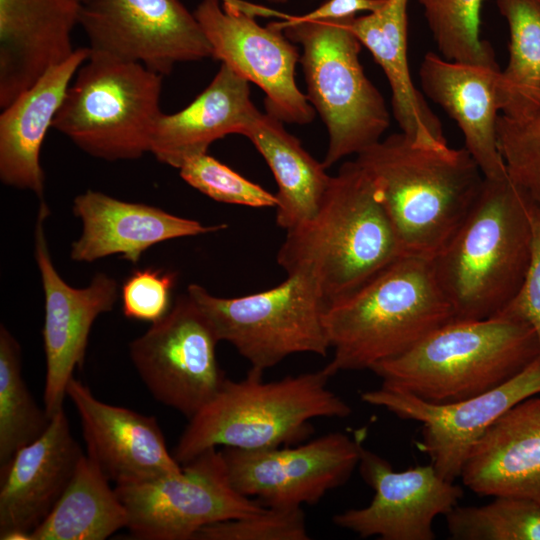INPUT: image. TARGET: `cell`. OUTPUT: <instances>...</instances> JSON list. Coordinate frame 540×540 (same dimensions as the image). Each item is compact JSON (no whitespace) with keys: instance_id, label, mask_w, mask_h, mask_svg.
I'll return each mask as SVG.
<instances>
[{"instance_id":"36","label":"cell","mask_w":540,"mask_h":540,"mask_svg":"<svg viewBox=\"0 0 540 540\" xmlns=\"http://www.w3.org/2000/svg\"><path fill=\"white\" fill-rule=\"evenodd\" d=\"M176 276L161 269H138L121 287L122 311L125 317L154 323L171 308V292Z\"/></svg>"},{"instance_id":"17","label":"cell","mask_w":540,"mask_h":540,"mask_svg":"<svg viewBox=\"0 0 540 540\" xmlns=\"http://www.w3.org/2000/svg\"><path fill=\"white\" fill-rule=\"evenodd\" d=\"M50 211L41 200L35 226V260L45 298L43 346L46 375L44 408L50 418L63 409L66 389L81 368L88 337L95 319L109 312L118 298V283L105 273H97L84 288H74L58 274L52 262L44 224Z\"/></svg>"},{"instance_id":"5","label":"cell","mask_w":540,"mask_h":540,"mask_svg":"<svg viewBox=\"0 0 540 540\" xmlns=\"http://www.w3.org/2000/svg\"><path fill=\"white\" fill-rule=\"evenodd\" d=\"M251 367L244 379L226 378L215 397L189 419L174 457L180 465L210 448L261 450L289 446L312 434L316 418H346L348 405L321 370L265 381Z\"/></svg>"},{"instance_id":"18","label":"cell","mask_w":540,"mask_h":540,"mask_svg":"<svg viewBox=\"0 0 540 540\" xmlns=\"http://www.w3.org/2000/svg\"><path fill=\"white\" fill-rule=\"evenodd\" d=\"M66 397L79 414L87 456L116 486L182 471L154 416L102 402L74 377L67 385Z\"/></svg>"},{"instance_id":"40","label":"cell","mask_w":540,"mask_h":540,"mask_svg":"<svg viewBox=\"0 0 540 540\" xmlns=\"http://www.w3.org/2000/svg\"><path fill=\"white\" fill-rule=\"evenodd\" d=\"M78 1L81 2V3H83V2H85L86 0H78Z\"/></svg>"},{"instance_id":"8","label":"cell","mask_w":540,"mask_h":540,"mask_svg":"<svg viewBox=\"0 0 540 540\" xmlns=\"http://www.w3.org/2000/svg\"><path fill=\"white\" fill-rule=\"evenodd\" d=\"M349 19L299 22L280 28L303 50L299 61L306 96L329 135L323 161L326 168L381 140L390 125L386 102L364 73L359 58L362 44L350 29Z\"/></svg>"},{"instance_id":"39","label":"cell","mask_w":540,"mask_h":540,"mask_svg":"<svg viewBox=\"0 0 540 540\" xmlns=\"http://www.w3.org/2000/svg\"><path fill=\"white\" fill-rule=\"evenodd\" d=\"M269 2H272V3H277V4H285L288 2V0H267Z\"/></svg>"},{"instance_id":"2","label":"cell","mask_w":540,"mask_h":540,"mask_svg":"<svg viewBox=\"0 0 540 540\" xmlns=\"http://www.w3.org/2000/svg\"><path fill=\"white\" fill-rule=\"evenodd\" d=\"M453 320L431 259L400 256L327 305L324 323L333 358L323 369L330 377L370 370Z\"/></svg>"},{"instance_id":"12","label":"cell","mask_w":540,"mask_h":540,"mask_svg":"<svg viewBox=\"0 0 540 540\" xmlns=\"http://www.w3.org/2000/svg\"><path fill=\"white\" fill-rule=\"evenodd\" d=\"M79 25L92 53L140 63L162 76L212 57L193 12L180 0H86Z\"/></svg>"},{"instance_id":"25","label":"cell","mask_w":540,"mask_h":540,"mask_svg":"<svg viewBox=\"0 0 540 540\" xmlns=\"http://www.w3.org/2000/svg\"><path fill=\"white\" fill-rule=\"evenodd\" d=\"M249 81L228 65L221 66L210 84L184 109L161 114L153 130L150 152L174 168L207 153L209 146L229 134H241L259 112L250 99Z\"/></svg>"},{"instance_id":"27","label":"cell","mask_w":540,"mask_h":540,"mask_svg":"<svg viewBox=\"0 0 540 540\" xmlns=\"http://www.w3.org/2000/svg\"><path fill=\"white\" fill-rule=\"evenodd\" d=\"M283 123L259 111L242 135L252 142L274 175L278 187L276 223L288 231L316 214L332 176Z\"/></svg>"},{"instance_id":"21","label":"cell","mask_w":540,"mask_h":540,"mask_svg":"<svg viewBox=\"0 0 540 540\" xmlns=\"http://www.w3.org/2000/svg\"><path fill=\"white\" fill-rule=\"evenodd\" d=\"M501 69L447 60L428 52L419 79L422 92L458 125L465 148L485 178L507 176L500 154L496 124L502 109Z\"/></svg>"},{"instance_id":"6","label":"cell","mask_w":540,"mask_h":540,"mask_svg":"<svg viewBox=\"0 0 540 540\" xmlns=\"http://www.w3.org/2000/svg\"><path fill=\"white\" fill-rule=\"evenodd\" d=\"M540 355L533 328L515 318L453 320L370 370L382 385L444 404L490 391Z\"/></svg>"},{"instance_id":"31","label":"cell","mask_w":540,"mask_h":540,"mask_svg":"<svg viewBox=\"0 0 540 540\" xmlns=\"http://www.w3.org/2000/svg\"><path fill=\"white\" fill-rule=\"evenodd\" d=\"M442 57L500 69L493 48L481 38L483 0H419Z\"/></svg>"},{"instance_id":"29","label":"cell","mask_w":540,"mask_h":540,"mask_svg":"<svg viewBox=\"0 0 540 540\" xmlns=\"http://www.w3.org/2000/svg\"><path fill=\"white\" fill-rule=\"evenodd\" d=\"M51 418L41 409L22 375L21 348L4 326L0 327V470L15 453L36 440Z\"/></svg>"},{"instance_id":"24","label":"cell","mask_w":540,"mask_h":540,"mask_svg":"<svg viewBox=\"0 0 540 540\" xmlns=\"http://www.w3.org/2000/svg\"><path fill=\"white\" fill-rule=\"evenodd\" d=\"M88 47L75 49L49 69L0 115V178L8 186L30 190L43 200L40 150L71 80L89 58Z\"/></svg>"},{"instance_id":"26","label":"cell","mask_w":540,"mask_h":540,"mask_svg":"<svg viewBox=\"0 0 540 540\" xmlns=\"http://www.w3.org/2000/svg\"><path fill=\"white\" fill-rule=\"evenodd\" d=\"M409 0H386L366 15L350 18L349 27L382 68L391 89L393 116L416 145L448 146L438 116L431 110L412 78L408 64Z\"/></svg>"},{"instance_id":"32","label":"cell","mask_w":540,"mask_h":540,"mask_svg":"<svg viewBox=\"0 0 540 540\" xmlns=\"http://www.w3.org/2000/svg\"><path fill=\"white\" fill-rule=\"evenodd\" d=\"M454 540H540V506L516 497H495L482 506L454 507L445 516Z\"/></svg>"},{"instance_id":"1","label":"cell","mask_w":540,"mask_h":540,"mask_svg":"<svg viewBox=\"0 0 540 540\" xmlns=\"http://www.w3.org/2000/svg\"><path fill=\"white\" fill-rule=\"evenodd\" d=\"M402 254L434 258L464 221L484 175L463 147L430 148L393 133L357 155Z\"/></svg>"},{"instance_id":"38","label":"cell","mask_w":540,"mask_h":540,"mask_svg":"<svg viewBox=\"0 0 540 540\" xmlns=\"http://www.w3.org/2000/svg\"><path fill=\"white\" fill-rule=\"evenodd\" d=\"M386 0H325L317 8L302 15H287L280 21L271 22L280 29L283 26L323 20H343L356 17L361 12H373L383 6Z\"/></svg>"},{"instance_id":"30","label":"cell","mask_w":540,"mask_h":540,"mask_svg":"<svg viewBox=\"0 0 540 540\" xmlns=\"http://www.w3.org/2000/svg\"><path fill=\"white\" fill-rule=\"evenodd\" d=\"M496 132L508 176L540 208V84L508 99Z\"/></svg>"},{"instance_id":"10","label":"cell","mask_w":540,"mask_h":540,"mask_svg":"<svg viewBox=\"0 0 540 540\" xmlns=\"http://www.w3.org/2000/svg\"><path fill=\"white\" fill-rule=\"evenodd\" d=\"M115 490L127 511V529L142 540H194L207 525L265 508L232 486L216 448L182 465L180 473Z\"/></svg>"},{"instance_id":"34","label":"cell","mask_w":540,"mask_h":540,"mask_svg":"<svg viewBox=\"0 0 540 540\" xmlns=\"http://www.w3.org/2000/svg\"><path fill=\"white\" fill-rule=\"evenodd\" d=\"M179 171L187 184L213 200L254 208L276 207V195L207 153L190 158Z\"/></svg>"},{"instance_id":"13","label":"cell","mask_w":540,"mask_h":540,"mask_svg":"<svg viewBox=\"0 0 540 540\" xmlns=\"http://www.w3.org/2000/svg\"><path fill=\"white\" fill-rule=\"evenodd\" d=\"M193 13L212 58L263 90L266 113L289 124L313 121L316 111L295 80L299 50L282 30L259 25L238 0H202Z\"/></svg>"},{"instance_id":"41","label":"cell","mask_w":540,"mask_h":540,"mask_svg":"<svg viewBox=\"0 0 540 540\" xmlns=\"http://www.w3.org/2000/svg\"><path fill=\"white\" fill-rule=\"evenodd\" d=\"M537 1H538V2H539V4H540V0H537Z\"/></svg>"},{"instance_id":"3","label":"cell","mask_w":540,"mask_h":540,"mask_svg":"<svg viewBox=\"0 0 540 540\" xmlns=\"http://www.w3.org/2000/svg\"><path fill=\"white\" fill-rule=\"evenodd\" d=\"M403 256L375 186L354 161L341 165L316 214L286 231L277 263L310 275L327 305Z\"/></svg>"},{"instance_id":"20","label":"cell","mask_w":540,"mask_h":540,"mask_svg":"<svg viewBox=\"0 0 540 540\" xmlns=\"http://www.w3.org/2000/svg\"><path fill=\"white\" fill-rule=\"evenodd\" d=\"M78 0H0V107L75 51Z\"/></svg>"},{"instance_id":"28","label":"cell","mask_w":540,"mask_h":540,"mask_svg":"<svg viewBox=\"0 0 540 540\" xmlns=\"http://www.w3.org/2000/svg\"><path fill=\"white\" fill-rule=\"evenodd\" d=\"M110 481L87 455L30 540H103L127 528V511Z\"/></svg>"},{"instance_id":"4","label":"cell","mask_w":540,"mask_h":540,"mask_svg":"<svg viewBox=\"0 0 540 540\" xmlns=\"http://www.w3.org/2000/svg\"><path fill=\"white\" fill-rule=\"evenodd\" d=\"M530 249L528 197L508 175L484 177L464 221L431 259L454 320L500 313L522 284Z\"/></svg>"},{"instance_id":"7","label":"cell","mask_w":540,"mask_h":540,"mask_svg":"<svg viewBox=\"0 0 540 540\" xmlns=\"http://www.w3.org/2000/svg\"><path fill=\"white\" fill-rule=\"evenodd\" d=\"M163 76L140 63L90 52L52 127L92 157L133 160L150 152L162 112Z\"/></svg>"},{"instance_id":"15","label":"cell","mask_w":540,"mask_h":540,"mask_svg":"<svg viewBox=\"0 0 540 540\" xmlns=\"http://www.w3.org/2000/svg\"><path fill=\"white\" fill-rule=\"evenodd\" d=\"M540 394V355L504 384L468 399L437 404L402 390L381 386L361 400L397 417L421 423L419 449L437 473L454 482L475 444L509 409Z\"/></svg>"},{"instance_id":"19","label":"cell","mask_w":540,"mask_h":540,"mask_svg":"<svg viewBox=\"0 0 540 540\" xmlns=\"http://www.w3.org/2000/svg\"><path fill=\"white\" fill-rule=\"evenodd\" d=\"M64 409L0 470V539L30 540L70 484L83 456Z\"/></svg>"},{"instance_id":"9","label":"cell","mask_w":540,"mask_h":540,"mask_svg":"<svg viewBox=\"0 0 540 540\" xmlns=\"http://www.w3.org/2000/svg\"><path fill=\"white\" fill-rule=\"evenodd\" d=\"M187 294L219 340L230 343L251 367L265 371L290 355L326 356L330 349L327 301L310 275L288 274L271 289L234 298L213 296L198 284L189 285Z\"/></svg>"},{"instance_id":"11","label":"cell","mask_w":540,"mask_h":540,"mask_svg":"<svg viewBox=\"0 0 540 540\" xmlns=\"http://www.w3.org/2000/svg\"><path fill=\"white\" fill-rule=\"evenodd\" d=\"M219 341L209 320L186 293L129 344V353L152 396L189 420L226 380L216 357Z\"/></svg>"},{"instance_id":"16","label":"cell","mask_w":540,"mask_h":540,"mask_svg":"<svg viewBox=\"0 0 540 540\" xmlns=\"http://www.w3.org/2000/svg\"><path fill=\"white\" fill-rule=\"evenodd\" d=\"M358 468L374 496L367 506L340 512L332 521L361 538L434 540V520L463 497L462 488L442 478L430 463L396 471L362 446Z\"/></svg>"},{"instance_id":"37","label":"cell","mask_w":540,"mask_h":540,"mask_svg":"<svg viewBox=\"0 0 540 540\" xmlns=\"http://www.w3.org/2000/svg\"><path fill=\"white\" fill-rule=\"evenodd\" d=\"M529 216L531 249L527 271L516 295L496 316L528 323L537 335L540 348V208L530 200Z\"/></svg>"},{"instance_id":"23","label":"cell","mask_w":540,"mask_h":540,"mask_svg":"<svg viewBox=\"0 0 540 540\" xmlns=\"http://www.w3.org/2000/svg\"><path fill=\"white\" fill-rule=\"evenodd\" d=\"M460 478L478 495L522 498L540 506V397L516 404L487 430Z\"/></svg>"},{"instance_id":"22","label":"cell","mask_w":540,"mask_h":540,"mask_svg":"<svg viewBox=\"0 0 540 540\" xmlns=\"http://www.w3.org/2000/svg\"><path fill=\"white\" fill-rule=\"evenodd\" d=\"M73 213L82 222V233L72 243L70 252L76 262H94L120 255L137 263L142 254L157 243L227 227L226 224L205 226L158 207L122 201L93 190L75 197Z\"/></svg>"},{"instance_id":"33","label":"cell","mask_w":540,"mask_h":540,"mask_svg":"<svg viewBox=\"0 0 540 540\" xmlns=\"http://www.w3.org/2000/svg\"><path fill=\"white\" fill-rule=\"evenodd\" d=\"M496 3L510 35L509 59L499 84L503 108L512 95L540 84V4L537 0Z\"/></svg>"},{"instance_id":"14","label":"cell","mask_w":540,"mask_h":540,"mask_svg":"<svg viewBox=\"0 0 540 540\" xmlns=\"http://www.w3.org/2000/svg\"><path fill=\"white\" fill-rule=\"evenodd\" d=\"M365 432H331L296 447L261 450L223 447L232 486L265 507L317 504L358 467Z\"/></svg>"},{"instance_id":"35","label":"cell","mask_w":540,"mask_h":540,"mask_svg":"<svg viewBox=\"0 0 540 540\" xmlns=\"http://www.w3.org/2000/svg\"><path fill=\"white\" fill-rule=\"evenodd\" d=\"M301 507L263 510L240 518L216 522L200 529L194 540H308Z\"/></svg>"}]
</instances>
